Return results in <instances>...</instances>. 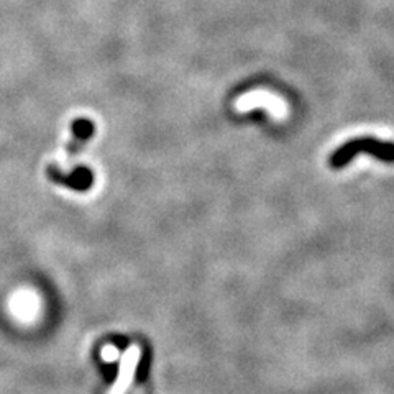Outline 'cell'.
<instances>
[{"label": "cell", "mask_w": 394, "mask_h": 394, "mask_svg": "<svg viewBox=\"0 0 394 394\" xmlns=\"http://www.w3.org/2000/svg\"><path fill=\"white\" fill-rule=\"evenodd\" d=\"M362 151L376 156L378 160L388 161V163L394 161V143L378 142L375 138H358L347 143L343 148H338L330 158V166L332 168H342Z\"/></svg>", "instance_id": "1"}, {"label": "cell", "mask_w": 394, "mask_h": 394, "mask_svg": "<svg viewBox=\"0 0 394 394\" xmlns=\"http://www.w3.org/2000/svg\"><path fill=\"white\" fill-rule=\"evenodd\" d=\"M47 176L49 181L56 182L60 186H66V188L74 190H87L93 188L94 184V173L90 171L86 166H77L71 173L61 171L56 164L48 166Z\"/></svg>", "instance_id": "2"}, {"label": "cell", "mask_w": 394, "mask_h": 394, "mask_svg": "<svg viewBox=\"0 0 394 394\" xmlns=\"http://www.w3.org/2000/svg\"><path fill=\"white\" fill-rule=\"evenodd\" d=\"M95 125L89 119H77L73 123V138L68 145V156L73 160L84 145L94 136Z\"/></svg>", "instance_id": "3"}]
</instances>
